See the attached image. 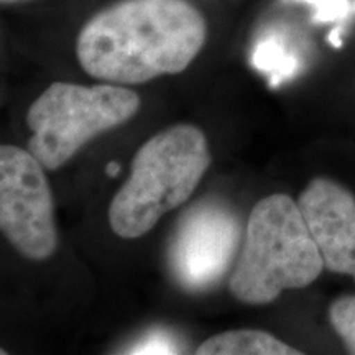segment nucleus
I'll list each match as a JSON object with an SVG mask.
<instances>
[{
	"label": "nucleus",
	"mask_w": 355,
	"mask_h": 355,
	"mask_svg": "<svg viewBox=\"0 0 355 355\" xmlns=\"http://www.w3.org/2000/svg\"><path fill=\"white\" fill-rule=\"evenodd\" d=\"M324 270L298 202L288 194H270L248 216L229 290L243 304L265 306L283 291L313 285Z\"/></svg>",
	"instance_id": "obj_2"
},
{
	"label": "nucleus",
	"mask_w": 355,
	"mask_h": 355,
	"mask_svg": "<svg viewBox=\"0 0 355 355\" xmlns=\"http://www.w3.org/2000/svg\"><path fill=\"white\" fill-rule=\"evenodd\" d=\"M121 170H122V166H121V163H109L107 165V170H105V173H107V175L110 176V178H115L119 175V173H121Z\"/></svg>",
	"instance_id": "obj_11"
},
{
	"label": "nucleus",
	"mask_w": 355,
	"mask_h": 355,
	"mask_svg": "<svg viewBox=\"0 0 355 355\" xmlns=\"http://www.w3.org/2000/svg\"><path fill=\"white\" fill-rule=\"evenodd\" d=\"M239 245L241 224L235 212L222 202L201 201L178 222L168 263L186 291H209L235 263Z\"/></svg>",
	"instance_id": "obj_6"
},
{
	"label": "nucleus",
	"mask_w": 355,
	"mask_h": 355,
	"mask_svg": "<svg viewBox=\"0 0 355 355\" xmlns=\"http://www.w3.org/2000/svg\"><path fill=\"white\" fill-rule=\"evenodd\" d=\"M298 206L324 268L355 282V196L329 178H313L300 194Z\"/></svg>",
	"instance_id": "obj_7"
},
{
	"label": "nucleus",
	"mask_w": 355,
	"mask_h": 355,
	"mask_svg": "<svg viewBox=\"0 0 355 355\" xmlns=\"http://www.w3.org/2000/svg\"><path fill=\"white\" fill-rule=\"evenodd\" d=\"M7 354V350L6 349H2V347H0V355H6Z\"/></svg>",
	"instance_id": "obj_13"
},
{
	"label": "nucleus",
	"mask_w": 355,
	"mask_h": 355,
	"mask_svg": "<svg viewBox=\"0 0 355 355\" xmlns=\"http://www.w3.org/2000/svg\"><path fill=\"white\" fill-rule=\"evenodd\" d=\"M21 2H26V0H0V6H15Z\"/></svg>",
	"instance_id": "obj_12"
},
{
	"label": "nucleus",
	"mask_w": 355,
	"mask_h": 355,
	"mask_svg": "<svg viewBox=\"0 0 355 355\" xmlns=\"http://www.w3.org/2000/svg\"><path fill=\"white\" fill-rule=\"evenodd\" d=\"M0 232L25 259L42 261L58 248L51 189L30 150L0 145Z\"/></svg>",
	"instance_id": "obj_5"
},
{
	"label": "nucleus",
	"mask_w": 355,
	"mask_h": 355,
	"mask_svg": "<svg viewBox=\"0 0 355 355\" xmlns=\"http://www.w3.org/2000/svg\"><path fill=\"white\" fill-rule=\"evenodd\" d=\"M207 40V21L188 0H121L89 19L76 56L89 76L144 84L183 73Z\"/></svg>",
	"instance_id": "obj_1"
},
{
	"label": "nucleus",
	"mask_w": 355,
	"mask_h": 355,
	"mask_svg": "<svg viewBox=\"0 0 355 355\" xmlns=\"http://www.w3.org/2000/svg\"><path fill=\"white\" fill-rule=\"evenodd\" d=\"M209 165V144L196 125L178 123L153 135L135 153L130 175L110 202V229L128 241L148 234L188 201Z\"/></svg>",
	"instance_id": "obj_3"
},
{
	"label": "nucleus",
	"mask_w": 355,
	"mask_h": 355,
	"mask_svg": "<svg viewBox=\"0 0 355 355\" xmlns=\"http://www.w3.org/2000/svg\"><path fill=\"white\" fill-rule=\"evenodd\" d=\"M140 104V96L122 84L53 83L26 112L28 150L44 170H60L87 141L130 121Z\"/></svg>",
	"instance_id": "obj_4"
},
{
	"label": "nucleus",
	"mask_w": 355,
	"mask_h": 355,
	"mask_svg": "<svg viewBox=\"0 0 355 355\" xmlns=\"http://www.w3.org/2000/svg\"><path fill=\"white\" fill-rule=\"evenodd\" d=\"M198 355H300L301 350L259 329H235L206 339L196 349Z\"/></svg>",
	"instance_id": "obj_8"
},
{
	"label": "nucleus",
	"mask_w": 355,
	"mask_h": 355,
	"mask_svg": "<svg viewBox=\"0 0 355 355\" xmlns=\"http://www.w3.org/2000/svg\"><path fill=\"white\" fill-rule=\"evenodd\" d=\"M180 349L170 336L163 332H153L148 334L144 340L135 344L128 354H178Z\"/></svg>",
	"instance_id": "obj_10"
},
{
	"label": "nucleus",
	"mask_w": 355,
	"mask_h": 355,
	"mask_svg": "<svg viewBox=\"0 0 355 355\" xmlns=\"http://www.w3.org/2000/svg\"><path fill=\"white\" fill-rule=\"evenodd\" d=\"M327 316L347 354L355 355V295L336 298L329 304Z\"/></svg>",
	"instance_id": "obj_9"
}]
</instances>
